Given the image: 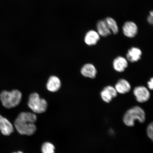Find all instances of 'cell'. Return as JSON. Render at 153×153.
<instances>
[{"label": "cell", "instance_id": "obj_12", "mask_svg": "<svg viewBox=\"0 0 153 153\" xmlns=\"http://www.w3.org/2000/svg\"><path fill=\"white\" fill-rule=\"evenodd\" d=\"M128 66L127 61L123 57L118 56L114 61V68L117 71L123 72Z\"/></svg>", "mask_w": 153, "mask_h": 153}, {"label": "cell", "instance_id": "obj_3", "mask_svg": "<svg viewBox=\"0 0 153 153\" xmlns=\"http://www.w3.org/2000/svg\"><path fill=\"white\" fill-rule=\"evenodd\" d=\"M22 93L17 90L11 91H4L0 94V99L4 106L10 108L18 106L22 100Z\"/></svg>", "mask_w": 153, "mask_h": 153}, {"label": "cell", "instance_id": "obj_5", "mask_svg": "<svg viewBox=\"0 0 153 153\" xmlns=\"http://www.w3.org/2000/svg\"><path fill=\"white\" fill-rule=\"evenodd\" d=\"M133 93L138 102L143 103L148 101L150 97V93L143 86H138L134 90Z\"/></svg>", "mask_w": 153, "mask_h": 153}, {"label": "cell", "instance_id": "obj_21", "mask_svg": "<svg viewBox=\"0 0 153 153\" xmlns=\"http://www.w3.org/2000/svg\"><path fill=\"white\" fill-rule=\"evenodd\" d=\"M23 153L22 152H14V153Z\"/></svg>", "mask_w": 153, "mask_h": 153}, {"label": "cell", "instance_id": "obj_18", "mask_svg": "<svg viewBox=\"0 0 153 153\" xmlns=\"http://www.w3.org/2000/svg\"><path fill=\"white\" fill-rule=\"evenodd\" d=\"M153 123L149 124L146 129V134L149 138L153 140Z\"/></svg>", "mask_w": 153, "mask_h": 153}, {"label": "cell", "instance_id": "obj_8", "mask_svg": "<svg viewBox=\"0 0 153 153\" xmlns=\"http://www.w3.org/2000/svg\"><path fill=\"white\" fill-rule=\"evenodd\" d=\"M0 131L5 135H10L14 131L13 126L7 118L0 115Z\"/></svg>", "mask_w": 153, "mask_h": 153}, {"label": "cell", "instance_id": "obj_15", "mask_svg": "<svg viewBox=\"0 0 153 153\" xmlns=\"http://www.w3.org/2000/svg\"><path fill=\"white\" fill-rule=\"evenodd\" d=\"M97 33L102 37H106L111 34L104 20H99L97 22Z\"/></svg>", "mask_w": 153, "mask_h": 153}, {"label": "cell", "instance_id": "obj_13", "mask_svg": "<svg viewBox=\"0 0 153 153\" xmlns=\"http://www.w3.org/2000/svg\"><path fill=\"white\" fill-rule=\"evenodd\" d=\"M81 74L85 77L94 78L97 74V70L93 65L87 64L85 65L81 69Z\"/></svg>", "mask_w": 153, "mask_h": 153}, {"label": "cell", "instance_id": "obj_16", "mask_svg": "<svg viewBox=\"0 0 153 153\" xmlns=\"http://www.w3.org/2000/svg\"><path fill=\"white\" fill-rule=\"evenodd\" d=\"M104 21L111 33L116 34L119 31L117 23L116 21L111 17H107Z\"/></svg>", "mask_w": 153, "mask_h": 153}, {"label": "cell", "instance_id": "obj_9", "mask_svg": "<svg viewBox=\"0 0 153 153\" xmlns=\"http://www.w3.org/2000/svg\"><path fill=\"white\" fill-rule=\"evenodd\" d=\"M100 39V36L97 32L94 30H90L86 34L85 41L88 45H96Z\"/></svg>", "mask_w": 153, "mask_h": 153}, {"label": "cell", "instance_id": "obj_2", "mask_svg": "<svg viewBox=\"0 0 153 153\" xmlns=\"http://www.w3.org/2000/svg\"><path fill=\"white\" fill-rule=\"evenodd\" d=\"M146 120V114L142 108L138 106L133 107L128 110L124 115L123 123L128 127H133L135 125V121L139 123H144Z\"/></svg>", "mask_w": 153, "mask_h": 153}, {"label": "cell", "instance_id": "obj_10", "mask_svg": "<svg viewBox=\"0 0 153 153\" xmlns=\"http://www.w3.org/2000/svg\"><path fill=\"white\" fill-rule=\"evenodd\" d=\"M131 85L127 80L124 79H120L116 83L115 86L117 93L121 94L127 93L131 90Z\"/></svg>", "mask_w": 153, "mask_h": 153}, {"label": "cell", "instance_id": "obj_14", "mask_svg": "<svg viewBox=\"0 0 153 153\" xmlns=\"http://www.w3.org/2000/svg\"><path fill=\"white\" fill-rule=\"evenodd\" d=\"M61 87L60 79L55 76L49 78L47 85V88L49 91L55 92L58 90Z\"/></svg>", "mask_w": 153, "mask_h": 153}, {"label": "cell", "instance_id": "obj_19", "mask_svg": "<svg viewBox=\"0 0 153 153\" xmlns=\"http://www.w3.org/2000/svg\"><path fill=\"white\" fill-rule=\"evenodd\" d=\"M153 11H151L150 13V15H149L148 17V22L149 24H152L153 22Z\"/></svg>", "mask_w": 153, "mask_h": 153}, {"label": "cell", "instance_id": "obj_11", "mask_svg": "<svg viewBox=\"0 0 153 153\" xmlns=\"http://www.w3.org/2000/svg\"><path fill=\"white\" fill-rule=\"evenodd\" d=\"M142 52L138 48L132 47L128 51L126 57L130 62H137L140 59Z\"/></svg>", "mask_w": 153, "mask_h": 153}, {"label": "cell", "instance_id": "obj_7", "mask_svg": "<svg viewBox=\"0 0 153 153\" xmlns=\"http://www.w3.org/2000/svg\"><path fill=\"white\" fill-rule=\"evenodd\" d=\"M117 92L115 88L111 86L105 87L101 91V97L104 102L109 103L117 95Z\"/></svg>", "mask_w": 153, "mask_h": 153}, {"label": "cell", "instance_id": "obj_4", "mask_svg": "<svg viewBox=\"0 0 153 153\" xmlns=\"http://www.w3.org/2000/svg\"><path fill=\"white\" fill-rule=\"evenodd\" d=\"M28 106L36 113L41 114L47 110L48 104L45 99L40 98L37 93L32 94L30 96Z\"/></svg>", "mask_w": 153, "mask_h": 153}, {"label": "cell", "instance_id": "obj_6", "mask_svg": "<svg viewBox=\"0 0 153 153\" xmlns=\"http://www.w3.org/2000/svg\"><path fill=\"white\" fill-rule=\"evenodd\" d=\"M123 33L126 37L133 38L137 35L138 32V27L134 22L128 21L124 24L122 27Z\"/></svg>", "mask_w": 153, "mask_h": 153}, {"label": "cell", "instance_id": "obj_20", "mask_svg": "<svg viewBox=\"0 0 153 153\" xmlns=\"http://www.w3.org/2000/svg\"><path fill=\"white\" fill-rule=\"evenodd\" d=\"M148 87L149 89L151 90H152L153 89V78H151V79L148 82Z\"/></svg>", "mask_w": 153, "mask_h": 153}, {"label": "cell", "instance_id": "obj_17", "mask_svg": "<svg viewBox=\"0 0 153 153\" xmlns=\"http://www.w3.org/2000/svg\"><path fill=\"white\" fill-rule=\"evenodd\" d=\"M55 149L54 145L49 142L44 143L41 148L42 153H55Z\"/></svg>", "mask_w": 153, "mask_h": 153}, {"label": "cell", "instance_id": "obj_1", "mask_svg": "<svg viewBox=\"0 0 153 153\" xmlns=\"http://www.w3.org/2000/svg\"><path fill=\"white\" fill-rule=\"evenodd\" d=\"M37 119V116L33 113L27 112L21 113L15 120V127L21 134L33 135L36 131L34 123Z\"/></svg>", "mask_w": 153, "mask_h": 153}]
</instances>
